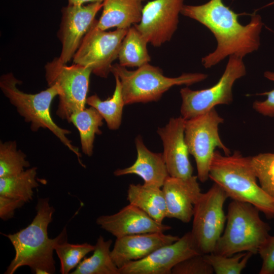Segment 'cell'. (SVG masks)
<instances>
[{
	"instance_id": "e0dca14e",
	"label": "cell",
	"mask_w": 274,
	"mask_h": 274,
	"mask_svg": "<svg viewBox=\"0 0 274 274\" xmlns=\"http://www.w3.org/2000/svg\"><path fill=\"white\" fill-rule=\"evenodd\" d=\"M197 176L188 179L169 176L162 190L166 207V217L184 223L193 218L194 206L201 194Z\"/></svg>"
},
{
	"instance_id": "836d02e7",
	"label": "cell",
	"mask_w": 274,
	"mask_h": 274,
	"mask_svg": "<svg viewBox=\"0 0 274 274\" xmlns=\"http://www.w3.org/2000/svg\"><path fill=\"white\" fill-rule=\"evenodd\" d=\"M26 202L21 199L0 195V217L3 220L11 219L16 209L21 208Z\"/></svg>"
},
{
	"instance_id": "603a6c76",
	"label": "cell",
	"mask_w": 274,
	"mask_h": 274,
	"mask_svg": "<svg viewBox=\"0 0 274 274\" xmlns=\"http://www.w3.org/2000/svg\"><path fill=\"white\" fill-rule=\"evenodd\" d=\"M146 39L133 25L128 29L122 42L119 54V64L127 67H139L151 61Z\"/></svg>"
},
{
	"instance_id": "3957f363",
	"label": "cell",
	"mask_w": 274,
	"mask_h": 274,
	"mask_svg": "<svg viewBox=\"0 0 274 274\" xmlns=\"http://www.w3.org/2000/svg\"><path fill=\"white\" fill-rule=\"evenodd\" d=\"M209 178L224 190L228 198L250 203L266 218H274V198L258 184L251 157L244 156L238 151L223 155L215 150L210 166Z\"/></svg>"
},
{
	"instance_id": "cb8c5ba5",
	"label": "cell",
	"mask_w": 274,
	"mask_h": 274,
	"mask_svg": "<svg viewBox=\"0 0 274 274\" xmlns=\"http://www.w3.org/2000/svg\"><path fill=\"white\" fill-rule=\"evenodd\" d=\"M102 116L92 107L85 108L72 115L69 122L78 129L80 134L81 148L84 154L91 156L95 135L102 132L99 127L103 124Z\"/></svg>"
},
{
	"instance_id": "5b68a950",
	"label": "cell",
	"mask_w": 274,
	"mask_h": 274,
	"mask_svg": "<svg viewBox=\"0 0 274 274\" xmlns=\"http://www.w3.org/2000/svg\"><path fill=\"white\" fill-rule=\"evenodd\" d=\"M259 212L250 203L232 200L228 207L226 227L213 253L225 256L244 252L258 253L270 230Z\"/></svg>"
},
{
	"instance_id": "8992f818",
	"label": "cell",
	"mask_w": 274,
	"mask_h": 274,
	"mask_svg": "<svg viewBox=\"0 0 274 274\" xmlns=\"http://www.w3.org/2000/svg\"><path fill=\"white\" fill-rule=\"evenodd\" d=\"M111 72L119 79L125 105L157 101L174 86H189L208 77V75L202 73H184L178 77H167L161 68L149 63L133 71L115 63L112 65Z\"/></svg>"
},
{
	"instance_id": "d6986e66",
	"label": "cell",
	"mask_w": 274,
	"mask_h": 274,
	"mask_svg": "<svg viewBox=\"0 0 274 274\" xmlns=\"http://www.w3.org/2000/svg\"><path fill=\"white\" fill-rule=\"evenodd\" d=\"M136 159L133 164L124 168L115 170L116 176L134 174L144 181L143 185L151 187L162 188L169 176L163 154L149 150L144 144L141 136L135 139Z\"/></svg>"
},
{
	"instance_id": "6da1fadb",
	"label": "cell",
	"mask_w": 274,
	"mask_h": 274,
	"mask_svg": "<svg viewBox=\"0 0 274 274\" xmlns=\"http://www.w3.org/2000/svg\"><path fill=\"white\" fill-rule=\"evenodd\" d=\"M181 14L200 22L213 33L217 41L216 50L202 58L207 68L227 56L242 58L258 50L263 23L260 15L254 14L246 25L238 21V14L225 6L222 0H210L199 6L183 5Z\"/></svg>"
},
{
	"instance_id": "2e32d148",
	"label": "cell",
	"mask_w": 274,
	"mask_h": 274,
	"mask_svg": "<svg viewBox=\"0 0 274 274\" xmlns=\"http://www.w3.org/2000/svg\"><path fill=\"white\" fill-rule=\"evenodd\" d=\"M100 227L116 238L151 232H164L169 225L160 223L138 207L129 203L117 213L101 215L96 220Z\"/></svg>"
},
{
	"instance_id": "7c38bea8",
	"label": "cell",
	"mask_w": 274,
	"mask_h": 274,
	"mask_svg": "<svg viewBox=\"0 0 274 274\" xmlns=\"http://www.w3.org/2000/svg\"><path fill=\"white\" fill-rule=\"evenodd\" d=\"M183 0H153L143 7L140 23L134 25L149 43L159 47L169 41L177 29Z\"/></svg>"
},
{
	"instance_id": "44dd1931",
	"label": "cell",
	"mask_w": 274,
	"mask_h": 274,
	"mask_svg": "<svg viewBox=\"0 0 274 274\" xmlns=\"http://www.w3.org/2000/svg\"><path fill=\"white\" fill-rule=\"evenodd\" d=\"M127 200L160 223L166 217V202L162 188L130 184L127 191Z\"/></svg>"
},
{
	"instance_id": "83f0119b",
	"label": "cell",
	"mask_w": 274,
	"mask_h": 274,
	"mask_svg": "<svg viewBox=\"0 0 274 274\" xmlns=\"http://www.w3.org/2000/svg\"><path fill=\"white\" fill-rule=\"evenodd\" d=\"M94 249V246L89 243L73 244L67 243V240L58 243L55 246V251L60 261V272L68 273Z\"/></svg>"
},
{
	"instance_id": "d6a6232c",
	"label": "cell",
	"mask_w": 274,
	"mask_h": 274,
	"mask_svg": "<svg viewBox=\"0 0 274 274\" xmlns=\"http://www.w3.org/2000/svg\"><path fill=\"white\" fill-rule=\"evenodd\" d=\"M264 76L267 79L274 82V73L266 71ZM257 95H266L267 98L263 101L256 100L253 104V108L259 114L270 117H274V89Z\"/></svg>"
},
{
	"instance_id": "4fadbf2b",
	"label": "cell",
	"mask_w": 274,
	"mask_h": 274,
	"mask_svg": "<svg viewBox=\"0 0 274 274\" xmlns=\"http://www.w3.org/2000/svg\"><path fill=\"white\" fill-rule=\"evenodd\" d=\"M198 254L188 231L177 241L157 249L146 257L127 263L119 268V272L120 274H172L177 264Z\"/></svg>"
},
{
	"instance_id": "d4e9b609",
	"label": "cell",
	"mask_w": 274,
	"mask_h": 274,
	"mask_svg": "<svg viewBox=\"0 0 274 274\" xmlns=\"http://www.w3.org/2000/svg\"><path fill=\"white\" fill-rule=\"evenodd\" d=\"M114 76L116 85L111 97L102 100L95 94L88 97L86 99V104L97 110L111 130H117L120 127L123 109L125 105L123 98L121 82L117 76Z\"/></svg>"
},
{
	"instance_id": "ac0fdd59",
	"label": "cell",
	"mask_w": 274,
	"mask_h": 274,
	"mask_svg": "<svg viewBox=\"0 0 274 274\" xmlns=\"http://www.w3.org/2000/svg\"><path fill=\"white\" fill-rule=\"evenodd\" d=\"M179 238L161 232L116 238L111 255L114 263L120 268L129 262L146 257L157 249L173 243Z\"/></svg>"
},
{
	"instance_id": "ffe728a7",
	"label": "cell",
	"mask_w": 274,
	"mask_h": 274,
	"mask_svg": "<svg viewBox=\"0 0 274 274\" xmlns=\"http://www.w3.org/2000/svg\"><path fill=\"white\" fill-rule=\"evenodd\" d=\"M145 0H104L101 15L97 26L106 30L111 28L128 29L140 23Z\"/></svg>"
},
{
	"instance_id": "9c48e42d",
	"label": "cell",
	"mask_w": 274,
	"mask_h": 274,
	"mask_svg": "<svg viewBox=\"0 0 274 274\" xmlns=\"http://www.w3.org/2000/svg\"><path fill=\"white\" fill-rule=\"evenodd\" d=\"M227 198L224 190L214 183L207 192L201 193L194 204L190 233L200 254L213 253L223 232L226 221L223 206Z\"/></svg>"
},
{
	"instance_id": "277c9868",
	"label": "cell",
	"mask_w": 274,
	"mask_h": 274,
	"mask_svg": "<svg viewBox=\"0 0 274 274\" xmlns=\"http://www.w3.org/2000/svg\"><path fill=\"white\" fill-rule=\"evenodd\" d=\"M21 82L11 73L3 75L0 79V88L16 108L25 122L30 123V129L37 131L41 128L51 131L77 157L80 164L81 154L66 135L71 131L60 127L53 121L50 113V106L54 98L60 94L59 86L55 84L35 94L25 93L17 87Z\"/></svg>"
},
{
	"instance_id": "7a4b0ae2",
	"label": "cell",
	"mask_w": 274,
	"mask_h": 274,
	"mask_svg": "<svg viewBox=\"0 0 274 274\" xmlns=\"http://www.w3.org/2000/svg\"><path fill=\"white\" fill-rule=\"evenodd\" d=\"M48 198L38 199L36 215L31 223L13 234H5L15 250L14 259L5 274H13L21 266H28L36 274H52L55 272L53 251L59 243L67 240L64 227L54 238H50L48 227L52 220L54 208Z\"/></svg>"
},
{
	"instance_id": "4dcf8cb0",
	"label": "cell",
	"mask_w": 274,
	"mask_h": 274,
	"mask_svg": "<svg viewBox=\"0 0 274 274\" xmlns=\"http://www.w3.org/2000/svg\"><path fill=\"white\" fill-rule=\"evenodd\" d=\"M212 266L206 259L204 254H198L180 262L172 270V274H213Z\"/></svg>"
},
{
	"instance_id": "52a82bcc",
	"label": "cell",
	"mask_w": 274,
	"mask_h": 274,
	"mask_svg": "<svg viewBox=\"0 0 274 274\" xmlns=\"http://www.w3.org/2000/svg\"><path fill=\"white\" fill-rule=\"evenodd\" d=\"M223 122L224 119L215 108L185 120V141L189 154L195 159L197 178L202 183L209 178L210 166L216 148L222 150L225 155L231 154L219 134V125Z\"/></svg>"
},
{
	"instance_id": "8fae6325",
	"label": "cell",
	"mask_w": 274,
	"mask_h": 274,
	"mask_svg": "<svg viewBox=\"0 0 274 274\" xmlns=\"http://www.w3.org/2000/svg\"><path fill=\"white\" fill-rule=\"evenodd\" d=\"M97 21L83 38L73 56V62L90 69L98 77L107 78L113 62L118 57L128 29L107 31L99 28Z\"/></svg>"
},
{
	"instance_id": "9a60e30c",
	"label": "cell",
	"mask_w": 274,
	"mask_h": 274,
	"mask_svg": "<svg viewBox=\"0 0 274 274\" xmlns=\"http://www.w3.org/2000/svg\"><path fill=\"white\" fill-rule=\"evenodd\" d=\"M185 120L182 116L171 118L164 127L157 130L162 142V154L169 176L181 179L193 176L184 138Z\"/></svg>"
},
{
	"instance_id": "7402d4cb",
	"label": "cell",
	"mask_w": 274,
	"mask_h": 274,
	"mask_svg": "<svg viewBox=\"0 0 274 274\" xmlns=\"http://www.w3.org/2000/svg\"><path fill=\"white\" fill-rule=\"evenodd\" d=\"M112 241H105L99 235L94 245L93 254L82 261L72 274H120L119 269L113 262L110 248Z\"/></svg>"
},
{
	"instance_id": "e575fe53",
	"label": "cell",
	"mask_w": 274,
	"mask_h": 274,
	"mask_svg": "<svg viewBox=\"0 0 274 274\" xmlns=\"http://www.w3.org/2000/svg\"><path fill=\"white\" fill-rule=\"evenodd\" d=\"M68 5L73 6H81L87 3H103L104 0H67Z\"/></svg>"
},
{
	"instance_id": "1f68e13d",
	"label": "cell",
	"mask_w": 274,
	"mask_h": 274,
	"mask_svg": "<svg viewBox=\"0 0 274 274\" xmlns=\"http://www.w3.org/2000/svg\"><path fill=\"white\" fill-rule=\"evenodd\" d=\"M262 259L260 274H274V235H269L258 252Z\"/></svg>"
},
{
	"instance_id": "484cf974",
	"label": "cell",
	"mask_w": 274,
	"mask_h": 274,
	"mask_svg": "<svg viewBox=\"0 0 274 274\" xmlns=\"http://www.w3.org/2000/svg\"><path fill=\"white\" fill-rule=\"evenodd\" d=\"M37 170V167H32L15 176L0 178V195L25 202L32 200L33 189L39 186Z\"/></svg>"
},
{
	"instance_id": "ba28073f",
	"label": "cell",
	"mask_w": 274,
	"mask_h": 274,
	"mask_svg": "<svg viewBox=\"0 0 274 274\" xmlns=\"http://www.w3.org/2000/svg\"><path fill=\"white\" fill-rule=\"evenodd\" d=\"M48 86L57 84L60 89L57 115L70 122L74 113L85 108L90 69L78 64L67 65L55 57L45 66Z\"/></svg>"
},
{
	"instance_id": "4316f807",
	"label": "cell",
	"mask_w": 274,
	"mask_h": 274,
	"mask_svg": "<svg viewBox=\"0 0 274 274\" xmlns=\"http://www.w3.org/2000/svg\"><path fill=\"white\" fill-rule=\"evenodd\" d=\"M26 155L17 149L15 141L0 143V178L16 175L30 166Z\"/></svg>"
},
{
	"instance_id": "f1b7e54d",
	"label": "cell",
	"mask_w": 274,
	"mask_h": 274,
	"mask_svg": "<svg viewBox=\"0 0 274 274\" xmlns=\"http://www.w3.org/2000/svg\"><path fill=\"white\" fill-rule=\"evenodd\" d=\"M253 255L250 252H246L238 253L230 256L213 253L204 254V256L215 273L240 274Z\"/></svg>"
},
{
	"instance_id": "5bb4252c",
	"label": "cell",
	"mask_w": 274,
	"mask_h": 274,
	"mask_svg": "<svg viewBox=\"0 0 274 274\" xmlns=\"http://www.w3.org/2000/svg\"><path fill=\"white\" fill-rule=\"evenodd\" d=\"M102 6V3H93L86 6L67 5L62 8L57 36L61 44L59 58L63 63L66 64L73 58L83 38L96 20L95 16Z\"/></svg>"
},
{
	"instance_id": "30bf717a",
	"label": "cell",
	"mask_w": 274,
	"mask_h": 274,
	"mask_svg": "<svg viewBox=\"0 0 274 274\" xmlns=\"http://www.w3.org/2000/svg\"><path fill=\"white\" fill-rule=\"evenodd\" d=\"M243 58L230 55L225 70L218 82L207 89L180 90L181 116L189 119L201 115L219 105H229L233 100L232 89L235 81L246 74Z\"/></svg>"
},
{
	"instance_id": "f546056e",
	"label": "cell",
	"mask_w": 274,
	"mask_h": 274,
	"mask_svg": "<svg viewBox=\"0 0 274 274\" xmlns=\"http://www.w3.org/2000/svg\"><path fill=\"white\" fill-rule=\"evenodd\" d=\"M252 165L262 189L274 198V153L251 157Z\"/></svg>"
}]
</instances>
